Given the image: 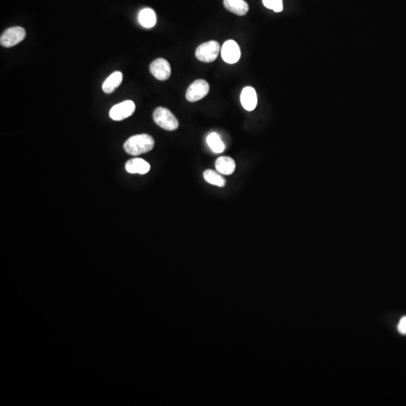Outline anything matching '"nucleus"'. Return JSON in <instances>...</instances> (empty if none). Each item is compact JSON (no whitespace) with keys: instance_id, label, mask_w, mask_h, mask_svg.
Listing matches in <instances>:
<instances>
[{"instance_id":"obj_1","label":"nucleus","mask_w":406,"mask_h":406,"mask_svg":"<svg viewBox=\"0 0 406 406\" xmlns=\"http://www.w3.org/2000/svg\"><path fill=\"white\" fill-rule=\"evenodd\" d=\"M124 149L131 155H140L150 151L154 147V140L147 134L135 135L124 143Z\"/></svg>"},{"instance_id":"obj_2","label":"nucleus","mask_w":406,"mask_h":406,"mask_svg":"<svg viewBox=\"0 0 406 406\" xmlns=\"http://www.w3.org/2000/svg\"><path fill=\"white\" fill-rule=\"evenodd\" d=\"M153 118L154 122L159 127L166 131H174L179 128V121L175 118V115L166 108H157L153 114Z\"/></svg>"},{"instance_id":"obj_3","label":"nucleus","mask_w":406,"mask_h":406,"mask_svg":"<svg viewBox=\"0 0 406 406\" xmlns=\"http://www.w3.org/2000/svg\"><path fill=\"white\" fill-rule=\"evenodd\" d=\"M220 44L216 41H209L202 44L196 50V58L204 63L215 61L220 53Z\"/></svg>"},{"instance_id":"obj_4","label":"nucleus","mask_w":406,"mask_h":406,"mask_svg":"<svg viewBox=\"0 0 406 406\" xmlns=\"http://www.w3.org/2000/svg\"><path fill=\"white\" fill-rule=\"evenodd\" d=\"M26 37V31L20 27L7 29L0 37V44L5 48H11L21 42Z\"/></svg>"},{"instance_id":"obj_5","label":"nucleus","mask_w":406,"mask_h":406,"mask_svg":"<svg viewBox=\"0 0 406 406\" xmlns=\"http://www.w3.org/2000/svg\"><path fill=\"white\" fill-rule=\"evenodd\" d=\"M209 92V84L205 80H196L188 87L186 92L187 100L195 103L207 96Z\"/></svg>"},{"instance_id":"obj_6","label":"nucleus","mask_w":406,"mask_h":406,"mask_svg":"<svg viewBox=\"0 0 406 406\" xmlns=\"http://www.w3.org/2000/svg\"><path fill=\"white\" fill-rule=\"evenodd\" d=\"M135 110V103L131 100L124 101L111 109L109 115L114 121H121L129 118Z\"/></svg>"},{"instance_id":"obj_7","label":"nucleus","mask_w":406,"mask_h":406,"mask_svg":"<svg viewBox=\"0 0 406 406\" xmlns=\"http://www.w3.org/2000/svg\"><path fill=\"white\" fill-rule=\"evenodd\" d=\"M221 57L226 64H234L237 63L241 57L239 45L233 40L226 41L222 46Z\"/></svg>"},{"instance_id":"obj_8","label":"nucleus","mask_w":406,"mask_h":406,"mask_svg":"<svg viewBox=\"0 0 406 406\" xmlns=\"http://www.w3.org/2000/svg\"><path fill=\"white\" fill-rule=\"evenodd\" d=\"M150 71L157 80L166 81L171 75L170 64L166 60L158 58L150 64Z\"/></svg>"},{"instance_id":"obj_9","label":"nucleus","mask_w":406,"mask_h":406,"mask_svg":"<svg viewBox=\"0 0 406 406\" xmlns=\"http://www.w3.org/2000/svg\"><path fill=\"white\" fill-rule=\"evenodd\" d=\"M242 107L248 112L255 110L258 105V95L256 90L252 87H245L242 90L240 96Z\"/></svg>"},{"instance_id":"obj_10","label":"nucleus","mask_w":406,"mask_h":406,"mask_svg":"<svg viewBox=\"0 0 406 406\" xmlns=\"http://www.w3.org/2000/svg\"><path fill=\"white\" fill-rule=\"evenodd\" d=\"M125 169L131 174L144 175L150 171V166L147 161L141 158H134L128 160L126 163Z\"/></svg>"},{"instance_id":"obj_11","label":"nucleus","mask_w":406,"mask_h":406,"mask_svg":"<svg viewBox=\"0 0 406 406\" xmlns=\"http://www.w3.org/2000/svg\"><path fill=\"white\" fill-rule=\"evenodd\" d=\"M223 5L226 10L239 16L245 15L249 10L245 0H223Z\"/></svg>"},{"instance_id":"obj_12","label":"nucleus","mask_w":406,"mask_h":406,"mask_svg":"<svg viewBox=\"0 0 406 406\" xmlns=\"http://www.w3.org/2000/svg\"><path fill=\"white\" fill-rule=\"evenodd\" d=\"M215 168L219 173L230 175L236 169V163L231 157H220L216 160Z\"/></svg>"},{"instance_id":"obj_13","label":"nucleus","mask_w":406,"mask_h":406,"mask_svg":"<svg viewBox=\"0 0 406 406\" xmlns=\"http://www.w3.org/2000/svg\"><path fill=\"white\" fill-rule=\"evenodd\" d=\"M138 21L144 28H152L157 22V17L154 10L151 8H144L138 14Z\"/></svg>"},{"instance_id":"obj_14","label":"nucleus","mask_w":406,"mask_h":406,"mask_svg":"<svg viewBox=\"0 0 406 406\" xmlns=\"http://www.w3.org/2000/svg\"><path fill=\"white\" fill-rule=\"evenodd\" d=\"M123 81V74L121 71H115L104 81L103 84V91L111 93L121 85Z\"/></svg>"},{"instance_id":"obj_15","label":"nucleus","mask_w":406,"mask_h":406,"mask_svg":"<svg viewBox=\"0 0 406 406\" xmlns=\"http://www.w3.org/2000/svg\"><path fill=\"white\" fill-rule=\"evenodd\" d=\"M203 177L205 182L215 186L223 188L226 185V181L220 174L211 169H207L203 172Z\"/></svg>"},{"instance_id":"obj_16","label":"nucleus","mask_w":406,"mask_h":406,"mask_svg":"<svg viewBox=\"0 0 406 406\" xmlns=\"http://www.w3.org/2000/svg\"><path fill=\"white\" fill-rule=\"evenodd\" d=\"M207 144L209 146L211 150L216 154H220V153L223 152L225 149L224 144H223L218 134H216V133H211L208 135V137H207Z\"/></svg>"},{"instance_id":"obj_17","label":"nucleus","mask_w":406,"mask_h":406,"mask_svg":"<svg viewBox=\"0 0 406 406\" xmlns=\"http://www.w3.org/2000/svg\"><path fill=\"white\" fill-rule=\"evenodd\" d=\"M264 6L269 9L273 10L274 12H281L283 11L282 0H263Z\"/></svg>"},{"instance_id":"obj_18","label":"nucleus","mask_w":406,"mask_h":406,"mask_svg":"<svg viewBox=\"0 0 406 406\" xmlns=\"http://www.w3.org/2000/svg\"><path fill=\"white\" fill-rule=\"evenodd\" d=\"M398 332L402 335L406 336V316L403 317L400 319L398 325H397Z\"/></svg>"}]
</instances>
